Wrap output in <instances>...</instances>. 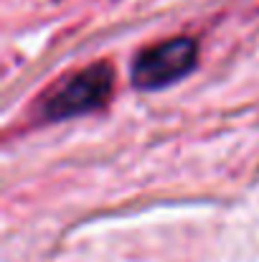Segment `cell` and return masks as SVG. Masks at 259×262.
Here are the masks:
<instances>
[{
	"label": "cell",
	"mask_w": 259,
	"mask_h": 262,
	"mask_svg": "<svg viewBox=\"0 0 259 262\" xmlns=\"http://www.w3.org/2000/svg\"><path fill=\"white\" fill-rule=\"evenodd\" d=\"M112 84V67L107 61L91 64L84 72L61 82L54 92H49V97L43 99V115L49 120H69L77 115H86L109 99Z\"/></svg>",
	"instance_id": "obj_1"
},
{
	"label": "cell",
	"mask_w": 259,
	"mask_h": 262,
	"mask_svg": "<svg viewBox=\"0 0 259 262\" xmlns=\"http://www.w3.org/2000/svg\"><path fill=\"white\" fill-rule=\"evenodd\" d=\"M198 49L193 38H168L137 54L132 64V82L140 89L166 87L175 79L185 77L196 64Z\"/></svg>",
	"instance_id": "obj_2"
}]
</instances>
